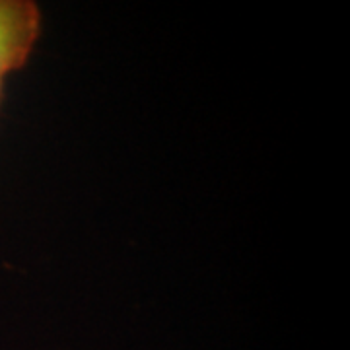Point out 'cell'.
Segmentation results:
<instances>
[{
	"mask_svg": "<svg viewBox=\"0 0 350 350\" xmlns=\"http://www.w3.org/2000/svg\"><path fill=\"white\" fill-rule=\"evenodd\" d=\"M41 33L33 0H0V78L24 68Z\"/></svg>",
	"mask_w": 350,
	"mask_h": 350,
	"instance_id": "1",
	"label": "cell"
},
{
	"mask_svg": "<svg viewBox=\"0 0 350 350\" xmlns=\"http://www.w3.org/2000/svg\"><path fill=\"white\" fill-rule=\"evenodd\" d=\"M2 94H4V80L0 78V103H2Z\"/></svg>",
	"mask_w": 350,
	"mask_h": 350,
	"instance_id": "2",
	"label": "cell"
}]
</instances>
